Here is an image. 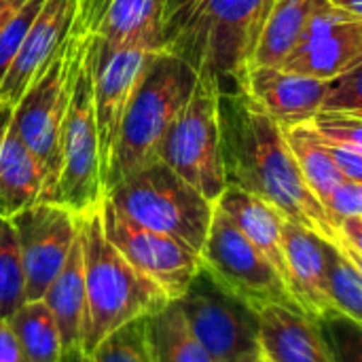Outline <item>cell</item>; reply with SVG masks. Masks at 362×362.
Segmentation results:
<instances>
[{"instance_id":"cell-1","label":"cell","mask_w":362,"mask_h":362,"mask_svg":"<svg viewBox=\"0 0 362 362\" xmlns=\"http://www.w3.org/2000/svg\"><path fill=\"white\" fill-rule=\"evenodd\" d=\"M221 155L227 187H238L339 248L337 227L305 182L282 127L242 89L218 93Z\"/></svg>"},{"instance_id":"cell-29","label":"cell","mask_w":362,"mask_h":362,"mask_svg":"<svg viewBox=\"0 0 362 362\" xmlns=\"http://www.w3.org/2000/svg\"><path fill=\"white\" fill-rule=\"evenodd\" d=\"M25 303L23 269L11 218L0 216V320H8Z\"/></svg>"},{"instance_id":"cell-37","label":"cell","mask_w":362,"mask_h":362,"mask_svg":"<svg viewBox=\"0 0 362 362\" xmlns=\"http://www.w3.org/2000/svg\"><path fill=\"white\" fill-rule=\"evenodd\" d=\"M333 6L354 15V17H361L362 19V0H329Z\"/></svg>"},{"instance_id":"cell-33","label":"cell","mask_w":362,"mask_h":362,"mask_svg":"<svg viewBox=\"0 0 362 362\" xmlns=\"http://www.w3.org/2000/svg\"><path fill=\"white\" fill-rule=\"evenodd\" d=\"M325 210L333 225L350 216H362V182L344 178L325 199Z\"/></svg>"},{"instance_id":"cell-27","label":"cell","mask_w":362,"mask_h":362,"mask_svg":"<svg viewBox=\"0 0 362 362\" xmlns=\"http://www.w3.org/2000/svg\"><path fill=\"white\" fill-rule=\"evenodd\" d=\"M344 178L362 182V115L320 110L310 121Z\"/></svg>"},{"instance_id":"cell-8","label":"cell","mask_w":362,"mask_h":362,"mask_svg":"<svg viewBox=\"0 0 362 362\" xmlns=\"http://www.w3.org/2000/svg\"><path fill=\"white\" fill-rule=\"evenodd\" d=\"M174 303L212 362L261 358L259 312L225 288L204 265Z\"/></svg>"},{"instance_id":"cell-30","label":"cell","mask_w":362,"mask_h":362,"mask_svg":"<svg viewBox=\"0 0 362 362\" xmlns=\"http://www.w3.org/2000/svg\"><path fill=\"white\" fill-rule=\"evenodd\" d=\"M93 362H153L146 346L144 335V320L127 322L125 327L117 329L104 341L95 346L91 352Z\"/></svg>"},{"instance_id":"cell-24","label":"cell","mask_w":362,"mask_h":362,"mask_svg":"<svg viewBox=\"0 0 362 362\" xmlns=\"http://www.w3.org/2000/svg\"><path fill=\"white\" fill-rule=\"evenodd\" d=\"M312 0H274L250 66L280 68L299 40Z\"/></svg>"},{"instance_id":"cell-18","label":"cell","mask_w":362,"mask_h":362,"mask_svg":"<svg viewBox=\"0 0 362 362\" xmlns=\"http://www.w3.org/2000/svg\"><path fill=\"white\" fill-rule=\"evenodd\" d=\"M329 244L331 242H327L318 233L284 218L282 250L291 280L288 288L301 312L316 322L335 314L325 288Z\"/></svg>"},{"instance_id":"cell-38","label":"cell","mask_w":362,"mask_h":362,"mask_svg":"<svg viewBox=\"0 0 362 362\" xmlns=\"http://www.w3.org/2000/svg\"><path fill=\"white\" fill-rule=\"evenodd\" d=\"M25 0H0V28L6 23V19L23 4Z\"/></svg>"},{"instance_id":"cell-3","label":"cell","mask_w":362,"mask_h":362,"mask_svg":"<svg viewBox=\"0 0 362 362\" xmlns=\"http://www.w3.org/2000/svg\"><path fill=\"white\" fill-rule=\"evenodd\" d=\"M85 276V320L81 350L91 354L100 341L127 322L163 308L170 299L140 276L106 240L100 206L78 216Z\"/></svg>"},{"instance_id":"cell-21","label":"cell","mask_w":362,"mask_h":362,"mask_svg":"<svg viewBox=\"0 0 362 362\" xmlns=\"http://www.w3.org/2000/svg\"><path fill=\"white\" fill-rule=\"evenodd\" d=\"M216 206L233 221V225L244 233V238L274 265L284 286L288 288L291 280L282 250V214L263 199L238 187H225V191L216 199Z\"/></svg>"},{"instance_id":"cell-35","label":"cell","mask_w":362,"mask_h":362,"mask_svg":"<svg viewBox=\"0 0 362 362\" xmlns=\"http://www.w3.org/2000/svg\"><path fill=\"white\" fill-rule=\"evenodd\" d=\"M199 0H161V47L174 36Z\"/></svg>"},{"instance_id":"cell-36","label":"cell","mask_w":362,"mask_h":362,"mask_svg":"<svg viewBox=\"0 0 362 362\" xmlns=\"http://www.w3.org/2000/svg\"><path fill=\"white\" fill-rule=\"evenodd\" d=\"M0 362H23L15 335L6 320H0Z\"/></svg>"},{"instance_id":"cell-2","label":"cell","mask_w":362,"mask_h":362,"mask_svg":"<svg viewBox=\"0 0 362 362\" xmlns=\"http://www.w3.org/2000/svg\"><path fill=\"white\" fill-rule=\"evenodd\" d=\"M274 0H199L161 49L174 53L218 93L240 91Z\"/></svg>"},{"instance_id":"cell-20","label":"cell","mask_w":362,"mask_h":362,"mask_svg":"<svg viewBox=\"0 0 362 362\" xmlns=\"http://www.w3.org/2000/svg\"><path fill=\"white\" fill-rule=\"evenodd\" d=\"M11 106L0 104V216L13 218L42 202L45 174L11 123Z\"/></svg>"},{"instance_id":"cell-5","label":"cell","mask_w":362,"mask_h":362,"mask_svg":"<svg viewBox=\"0 0 362 362\" xmlns=\"http://www.w3.org/2000/svg\"><path fill=\"white\" fill-rule=\"evenodd\" d=\"M104 197L129 221L170 235L197 255L202 252L214 202L206 199L159 159L115 182L104 191Z\"/></svg>"},{"instance_id":"cell-14","label":"cell","mask_w":362,"mask_h":362,"mask_svg":"<svg viewBox=\"0 0 362 362\" xmlns=\"http://www.w3.org/2000/svg\"><path fill=\"white\" fill-rule=\"evenodd\" d=\"M23 269L25 301L42 299L78 235V216L59 204L38 202L11 218Z\"/></svg>"},{"instance_id":"cell-19","label":"cell","mask_w":362,"mask_h":362,"mask_svg":"<svg viewBox=\"0 0 362 362\" xmlns=\"http://www.w3.org/2000/svg\"><path fill=\"white\" fill-rule=\"evenodd\" d=\"M259 344L265 362H337L320 325L288 305L259 310Z\"/></svg>"},{"instance_id":"cell-28","label":"cell","mask_w":362,"mask_h":362,"mask_svg":"<svg viewBox=\"0 0 362 362\" xmlns=\"http://www.w3.org/2000/svg\"><path fill=\"white\" fill-rule=\"evenodd\" d=\"M327 299L335 314L361 322L362 314V276L361 267L346 257L337 246L327 248Z\"/></svg>"},{"instance_id":"cell-11","label":"cell","mask_w":362,"mask_h":362,"mask_svg":"<svg viewBox=\"0 0 362 362\" xmlns=\"http://www.w3.org/2000/svg\"><path fill=\"white\" fill-rule=\"evenodd\" d=\"M100 218L106 240L170 301H176L202 269L197 252L170 235L129 221L106 197L100 204Z\"/></svg>"},{"instance_id":"cell-6","label":"cell","mask_w":362,"mask_h":362,"mask_svg":"<svg viewBox=\"0 0 362 362\" xmlns=\"http://www.w3.org/2000/svg\"><path fill=\"white\" fill-rule=\"evenodd\" d=\"M83 45L85 38H78L70 30L66 40L53 53L47 68L28 85L19 102L11 110L13 127L42 168V202L51 204L62 165V129Z\"/></svg>"},{"instance_id":"cell-15","label":"cell","mask_w":362,"mask_h":362,"mask_svg":"<svg viewBox=\"0 0 362 362\" xmlns=\"http://www.w3.org/2000/svg\"><path fill=\"white\" fill-rule=\"evenodd\" d=\"M280 127L308 123L320 108L327 81L274 66H248L240 87Z\"/></svg>"},{"instance_id":"cell-13","label":"cell","mask_w":362,"mask_h":362,"mask_svg":"<svg viewBox=\"0 0 362 362\" xmlns=\"http://www.w3.org/2000/svg\"><path fill=\"white\" fill-rule=\"evenodd\" d=\"M362 62V19L329 0H312L301 34L280 68L331 81Z\"/></svg>"},{"instance_id":"cell-9","label":"cell","mask_w":362,"mask_h":362,"mask_svg":"<svg viewBox=\"0 0 362 362\" xmlns=\"http://www.w3.org/2000/svg\"><path fill=\"white\" fill-rule=\"evenodd\" d=\"M104 197L98 127L93 112V85L89 66V36H85L81 62L74 74L64 129H62V165L55 185L53 204L64 206L74 216L98 208Z\"/></svg>"},{"instance_id":"cell-10","label":"cell","mask_w":362,"mask_h":362,"mask_svg":"<svg viewBox=\"0 0 362 362\" xmlns=\"http://www.w3.org/2000/svg\"><path fill=\"white\" fill-rule=\"evenodd\" d=\"M199 259L208 274L257 312L274 303L301 310L274 265L244 238L216 204Z\"/></svg>"},{"instance_id":"cell-23","label":"cell","mask_w":362,"mask_h":362,"mask_svg":"<svg viewBox=\"0 0 362 362\" xmlns=\"http://www.w3.org/2000/svg\"><path fill=\"white\" fill-rule=\"evenodd\" d=\"M144 335L153 362H212L189 331L174 301L144 316Z\"/></svg>"},{"instance_id":"cell-39","label":"cell","mask_w":362,"mask_h":362,"mask_svg":"<svg viewBox=\"0 0 362 362\" xmlns=\"http://www.w3.org/2000/svg\"><path fill=\"white\" fill-rule=\"evenodd\" d=\"M57 362H93L91 361V354L83 352L81 348H74V350H66L62 354V358Z\"/></svg>"},{"instance_id":"cell-34","label":"cell","mask_w":362,"mask_h":362,"mask_svg":"<svg viewBox=\"0 0 362 362\" xmlns=\"http://www.w3.org/2000/svg\"><path fill=\"white\" fill-rule=\"evenodd\" d=\"M339 250L350 257L358 267L362 261V216H350L337 223Z\"/></svg>"},{"instance_id":"cell-4","label":"cell","mask_w":362,"mask_h":362,"mask_svg":"<svg viewBox=\"0 0 362 362\" xmlns=\"http://www.w3.org/2000/svg\"><path fill=\"white\" fill-rule=\"evenodd\" d=\"M195 83L197 74L180 57L165 49L151 53L125 106L117 146L102 180L104 191L157 159V146Z\"/></svg>"},{"instance_id":"cell-12","label":"cell","mask_w":362,"mask_h":362,"mask_svg":"<svg viewBox=\"0 0 362 362\" xmlns=\"http://www.w3.org/2000/svg\"><path fill=\"white\" fill-rule=\"evenodd\" d=\"M157 47L146 40L110 45L89 36V66L93 85V112L100 146L102 180L110 165L121 119L129 95L140 81L146 59Z\"/></svg>"},{"instance_id":"cell-32","label":"cell","mask_w":362,"mask_h":362,"mask_svg":"<svg viewBox=\"0 0 362 362\" xmlns=\"http://www.w3.org/2000/svg\"><path fill=\"white\" fill-rule=\"evenodd\" d=\"M362 62L352 66L350 70L341 72L339 76L327 81V91L322 98L320 110H335V112H354L362 115L361 93Z\"/></svg>"},{"instance_id":"cell-22","label":"cell","mask_w":362,"mask_h":362,"mask_svg":"<svg viewBox=\"0 0 362 362\" xmlns=\"http://www.w3.org/2000/svg\"><path fill=\"white\" fill-rule=\"evenodd\" d=\"M40 301L47 305V310L51 312L57 325L64 352L81 348L83 320H85V276H83L81 233L76 235L66 263L51 280Z\"/></svg>"},{"instance_id":"cell-17","label":"cell","mask_w":362,"mask_h":362,"mask_svg":"<svg viewBox=\"0 0 362 362\" xmlns=\"http://www.w3.org/2000/svg\"><path fill=\"white\" fill-rule=\"evenodd\" d=\"M72 17L74 0H45L0 83V104L13 108L19 102L28 85L47 68L53 53L66 40Z\"/></svg>"},{"instance_id":"cell-7","label":"cell","mask_w":362,"mask_h":362,"mask_svg":"<svg viewBox=\"0 0 362 362\" xmlns=\"http://www.w3.org/2000/svg\"><path fill=\"white\" fill-rule=\"evenodd\" d=\"M157 159L216 204L227 182L221 155L218 89L210 78L197 76L191 95L157 146Z\"/></svg>"},{"instance_id":"cell-31","label":"cell","mask_w":362,"mask_h":362,"mask_svg":"<svg viewBox=\"0 0 362 362\" xmlns=\"http://www.w3.org/2000/svg\"><path fill=\"white\" fill-rule=\"evenodd\" d=\"M42 4L45 0H25L0 28V83L11 68L15 55L19 53V47Z\"/></svg>"},{"instance_id":"cell-40","label":"cell","mask_w":362,"mask_h":362,"mask_svg":"<svg viewBox=\"0 0 362 362\" xmlns=\"http://www.w3.org/2000/svg\"><path fill=\"white\" fill-rule=\"evenodd\" d=\"M255 362H265V361H263V358H259V361H255Z\"/></svg>"},{"instance_id":"cell-26","label":"cell","mask_w":362,"mask_h":362,"mask_svg":"<svg viewBox=\"0 0 362 362\" xmlns=\"http://www.w3.org/2000/svg\"><path fill=\"white\" fill-rule=\"evenodd\" d=\"M6 322L23 362H57L62 358L64 346L57 325L40 299L25 301Z\"/></svg>"},{"instance_id":"cell-16","label":"cell","mask_w":362,"mask_h":362,"mask_svg":"<svg viewBox=\"0 0 362 362\" xmlns=\"http://www.w3.org/2000/svg\"><path fill=\"white\" fill-rule=\"evenodd\" d=\"M70 30L78 38L110 45L146 40L161 49V0H74Z\"/></svg>"},{"instance_id":"cell-25","label":"cell","mask_w":362,"mask_h":362,"mask_svg":"<svg viewBox=\"0 0 362 362\" xmlns=\"http://www.w3.org/2000/svg\"><path fill=\"white\" fill-rule=\"evenodd\" d=\"M282 134L286 138V144L305 178L314 195L325 204L329 193L344 180L341 172L337 170L333 157L329 155V148L316 134L314 125L308 123H297V125H286L282 127Z\"/></svg>"}]
</instances>
